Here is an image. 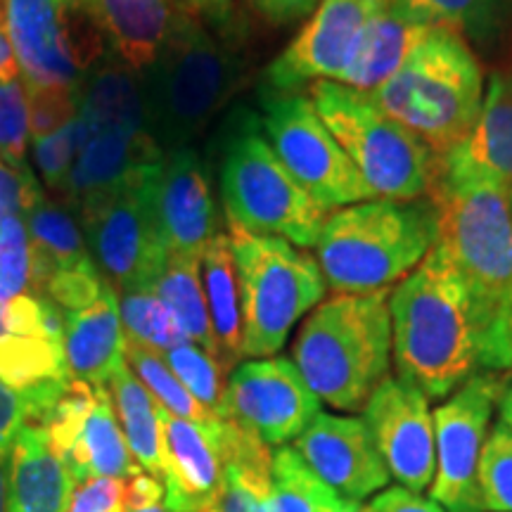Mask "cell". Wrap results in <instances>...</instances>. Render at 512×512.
Instances as JSON below:
<instances>
[{"instance_id": "obj_1", "label": "cell", "mask_w": 512, "mask_h": 512, "mask_svg": "<svg viewBox=\"0 0 512 512\" xmlns=\"http://www.w3.org/2000/svg\"><path fill=\"white\" fill-rule=\"evenodd\" d=\"M389 313L396 373L427 399L512 370V309L484 299L439 242L389 294Z\"/></svg>"}, {"instance_id": "obj_2", "label": "cell", "mask_w": 512, "mask_h": 512, "mask_svg": "<svg viewBox=\"0 0 512 512\" xmlns=\"http://www.w3.org/2000/svg\"><path fill=\"white\" fill-rule=\"evenodd\" d=\"M437 209L422 200H375L328 214L316 242V261L335 294L392 290L437 245Z\"/></svg>"}, {"instance_id": "obj_3", "label": "cell", "mask_w": 512, "mask_h": 512, "mask_svg": "<svg viewBox=\"0 0 512 512\" xmlns=\"http://www.w3.org/2000/svg\"><path fill=\"white\" fill-rule=\"evenodd\" d=\"M392 290L335 294L320 302L294 339L292 358L309 389L337 411H361L389 377Z\"/></svg>"}, {"instance_id": "obj_4", "label": "cell", "mask_w": 512, "mask_h": 512, "mask_svg": "<svg viewBox=\"0 0 512 512\" xmlns=\"http://www.w3.org/2000/svg\"><path fill=\"white\" fill-rule=\"evenodd\" d=\"M484 88L482 62L470 43L456 31L434 27L370 95L441 162L475 126Z\"/></svg>"}, {"instance_id": "obj_5", "label": "cell", "mask_w": 512, "mask_h": 512, "mask_svg": "<svg viewBox=\"0 0 512 512\" xmlns=\"http://www.w3.org/2000/svg\"><path fill=\"white\" fill-rule=\"evenodd\" d=\"M240 64L192 10H178L157 62L140 74L147 126L164 152L188 147L238 86Z\"/></svg>"}, {"instance_id": "obj_6", "label": "cell", "mask_w": 512, "mask_h": 512, "mask_svg": "<svg viewBox=\"0 0 512 512\" xmlns=\"http://www.w3.org/2000/svg\"><path fill=\"white\" fill-rule=\"evenodd\" d=\"M219 188L228 226L278 235L302 249L316 247L328 214L285 169L254 112H240L230 121Z\"/></svg>"}, {"instance_id": "obj_7", "label": "cell", "mask_w": 512, "mask_h": 512, "mask_svg": "<svg viewBox=\"0 0 512 512\" xmlns=\"http://www.w3.org/2000/svg\"><path fill=\"white\" fill-rule=\"evenodd\" d=\"M309 100L375 197H430L439 159L418 136L389 117L373 95L337 81H316L309 86Z\"/></svg>"}, {"instance_id": "obj_8", "label": "cell", "mask_w": 512, "mask_h": 512, "mask_svg": "<svg viewBox=\"0 0 512 512\" xmlns=\"http://www.w3.org/2000/svg\"><path fill=\"white\" fill-rule=\"evenodd\" d=\"M242 313V356L271 358L294 325L323 302L325 283L316 256L278 235L228 226Z\"/></svg>"}, {"instance_id": "obj_9", "label": "cell", "mask_w": 512, "mask_h": 512, "mask_svg": "<svg viewBox=\"0 0 512 512\" xmlns=\"http://www.w3.org/2000/svg\"><path fill=\"white\" fill-rule=\"evenodd\" d=\"M512 192L489 178L437 176L439 245L484 299L512 309Z\"/></svg>"}, {"instance_id": "obj_10", "label": "cell", "mask_w": 512, "mask_h": 512, "mask_svg": "<svg viewBox=\"0 0 512 512\" xmlns=\"http://www.w3.org/2000/svg\"><path fill=\"white\" fill-rule=\"evenodd\" d=\"M159 169L162 164L76 204L95 266L117 294L152 290L169 259L157 223Z\"/></svg>"}, {"instance_id": "obj_11", "label": "cell", "mask_w": 512, "mask_h": 512, "mask_svg": "<svg viewBox=\"0 0 512 512\" xmlns=\"http://www.w3.org/2000/svg\"><path fill=\"white\" fill-rule=\"evenodd\" d=\"M3 24L27 88H81L105 41L81 0H3Z\"/></svg>"}, {"instance_id": "obj_12", "label": "cell", "mask_w": 512, "mask_h": 512, "mask_svg": "<svg viewBox=\"0 0 512 512\" xmlns=\"http://www.w3.org/2000/svg\"><path fill=\"white\" fill-rule=\"evenodd\" d=\"M261 107V126L273 152L325 214L375 200L309 95L266 91Z\"/></svg>"}, {"instance_id": "obj_13", "label": "cell", "mask_w": 512, "mask_h": 512, "mask_svg": "<svg viewBox=\"0 0 512 512\" xmlns=\"http://www.w3.org/2000/svg\"><path fill=\"white\" fill-rule=\"evenodd\" d=\"M69 380L64 313L34 294L0 297V382L27 401L29 425L46 422Z\"/></svg>"}, {"instance_id": "obj_14", "label": "cell", "mask_w": 512, "mask_h": 512, "mask_svg": "<svg viewBox=\"0 0 512 512\" xmlns=\"http://www.w3.org/2000/svg\"><path fill=\"white\" fill-rule=\"evenodd\" d=\"M505 384L508 373H479L432 413L437 439L432 501L448 512L472 510L477 463Z\"/></svg>"}, {"instance_id": "obj_15", "label": "cell", "mask_w": 512, "mask_h": 512, "mask_svg": "<svg viewBox=\"0 0 512 512\" xmlns=\"http://www.w3.org/2000/svg\"><path fill=\"white\" fill-rule=\"evenodd\" d=\"M389 0H320L292 43L266 69V91L297 93L306 83L339 81L363 31Z\"/></svg>"}, {"instance_id": "obj_16", "label": "cell", "mask_w": 512, "mask_h": 512, "mask_svg": "<svg viewBox=\"0 0 512 512\" xmlns=\"http://www.w3.org/2000/svg\"><path fill=\"white\" fill-rule=\"evenodd\" d=\"M320 413V399L287 358H259L233 368L223 420H235L268 446H285Z\"/></svg>"}, {"instance_id": "obj_17", "label": "cell", "mask_w": 512, "mask_h": 512, "mask_svg": "<svg viewBox=\"0 0 512 512\" xmlns=\"http://www.w3.org/2000/svg\"><path fill=\"white\" fill-rule=\"evenodd\" d=\"M389 477L408 491L430 489L437 472V439L430 399L403 377H387L363 408Z\"/></svg>"}, {"instance_id": "obj_18", "label": "cell", "mask_w": 512, "mask_h": 512, "mask_svg": "<svg viewBox=\"0 0 512 512\" xmlns=\"http://www.w3.org/2000/svg\"><path fill=\"white\" fill-rule=\"evenodd\" d=\"M294 451L335 494L361 503L384 491L389 470L377 451L366 420L318 413L294 439Z\"/></svg>"}, {"instance_id": "obj_19", "label": "cell", "mask_w": 512, "mask_h": 512, "mask_svg": "<svg viewBox=\"0 0 512 512\" xmlns=\"http://www.w3.org/2000/svg\"><path fill=\"white\" fill-rule=\"evenodd\" d=\"M157 223L169 256H197L219 235L214 195L200 155L190 147L169 150L159 169Z\"/></svg>"}, {"instance_id": "obj_20", "label": "cell", "mask_w": 512, "mask_h": 512, "mask_svg": "<svg viewBox=\"0 0 512 512\" xmlns=\"http://www.w3.org/2000/svg\"><path fill=\"white\" fill-rule=\"evenodd\" d=\"M221 420L200 425L162 408L164 503L171 512H207L221 494L226 482Z\"/></svg>"}, {"instance_id": "obj_21", "label": "cell", "mask_w": 512, "mask_h": 512, "mask_svg": "<svg viewBox=\"0 0 512 512\" xmlns=\"http://www.w3.org/2000/svg\"><path fill=\"white\" fill-rule=\"evenodd\" d=\"M439 176L489 178L512 192V69L491 72L475 126L441 159Z\"/></svg>"}, {"instance_id": "obj_22", "label": "cell", "mask_w": 512, "mask_h": 512, "mask_svg": "<svg viewBox=\"0 0 512 512\" xmlns=\"http://www.w3.org/2000/svg\"><path fill=\"white\" fill-rule=\"evenodd\" d=\"M107 50L136 74H145L174 31V0H81Z\"/></svg>"}, {"instance_id": "obj_23", "label": "cell", "mask_w": 512, "mask_h": 512, "mask_svg": "<svg viewBox=\"0 0 512 512\" xmlns=\"http://www.w3.org/2000/svg\"><path fill=\"white\" fill-rule=\"evenodd\" d=\"M124 347L119 297L110 283L86 309L64 313V358L74 380L107 387L124 363Z\"/></svg>"}, {"instance_id": "obj_24", "label": "cell", "mask_w": 512, "mask_h": 512, "mask_svg": "<svg viewBox=\"0 0 512 512\" xmlns=\"http://www.w3.org/2000/svg\"><path fill=\"white\" fill-rule=\"evenodd\" d=\"M432 29V24L415 17L399 0H389L387 8L363 31L354 60L337 83L363 93H373L406 62L413 48Z\"/></svg>"}, {"instance_id": "obj_25", "label": "cell", "mask_w": 512, "mask_h": 512, "mask_svg": "<svg viewBox=\"0 0 512 512\" xmlns=\"http://www.w3.org/2000/svg\"><path fill=\"white\" fill-rule=\"evenodd\" d=\"M74 482L43 427L27 425L12 446L8 512H67Z\"/></svg>"}, {"instance_id": "obj_26", "label": "cell", "mask_w": 512, "mask_h": 512, "mask_svg": "<svg viewBox=\"0 0 512 512\" xmlns=\"http://www.w3.org/2000/svg\"><path fill=\"white\" fill-rule=\"evenodd\" d=\"M131 456L114 413L112 396L107 387H98V399L83 420L81 430L76 432L72 446L60 458L62 465L67 467L74 484L93 477L131 479L140 472V465L133 463Z\"/></svg>"}, {"instance_id": "obj_27", "label": "cell", "mask_w": 512, "mask_h": 512, "mask_svg": "<svg viewBox=\"0 0 512 512\" xmlns=\"http://www.w3.org/2000/svg\"><path fill=\"white\" fill-rule=\"evenodd\" d=\"M31 252H34V297L57 273L95 264L83 230L67 207L46 195L27 214Z\"/></svg>"}, {"instance_id": "obj_28", "label": "cell", "mask_w": 512, "mask_h": 512, "mask_svg": "<svg viewBox=\"0 0 512 512\" xmlns=\"http://www.w3.org/2000/svg\"><path fill=\"white\" fill-rule=\"evenodd\" d=\"M202 285L221 366L230 370L242 358V313L235 256L226 233L214 235L202 254Z\"/></svg>"}, {"instance_id": "obj_29", "label": "cell", "mask_w": 512, "mask_h": 512, "mask_svg": "<svg viewBox=\"0 0 512 512\" xmlns=\"http://www.w3.org/2000/svg\"><path fill=\"white\" fill-rule=\"evenodd\" d=\"M107 392L112 396L114 413L124 432V439L131 448L133 458L143 467L147 475L164 477V430H162V408L155 401L143 382L133 375L124 361L112 375Z\"/></svg>"}, {"instance_id": "obj_30", "label": "cell", "mask_w": 512, "mask_h": 512, "mask_svg": "<svg viewBox=\"0 0 512 512\" xmlns=\"http://www.w3.org/2000/svg\"><path fill=\"white\" fill-rule=\"evenodd\" d=\"M432 27L451 29L484 55L501 53L512 22V0H399Z\"/></svg>"}, {"instance_id": "obj_31", "label": "cell", "mask_w": 512, "mask_h": 512, "mask_svg": "<svg viewBox=\"0 0 512 512\" xmlns=\"http://www.w3.org/2000/svg\"><path fill=\"white\" fill-rule=\"evenodd\" d=\"M152 292L174 313L185 337L192 344L219 358L214 328H211L207 297L202 285V259L197 256H169L152 285Z\"/></svg>"}, {"instance_id": "obj_32", "label": "cell", "mask_w": 512, "mask_h": 512, "mask_svg": "<svg viewBox=\"0 0 512 512\" xmlns=\"http://www.w3.org/2000/svg\"><path fill=\"white\" fill-rule=\"evenodd\" d=\"M344 501L347 498L313 475L292 446H280L273 453L271 491L259 512H330Z\"/></svg>"}, {"instance_id": "obj_33", "label": "cell", "mask_w": 512, "mask_h": 512, "mask_svg": "<svg viewBox=\"0 0 512 512\" xmlns=\"http://www.w3.org/2000/svg\"><path fill=\"white\" fill-rule=\"evenodd\" d=\"M124 361L128 363V368L133 370V375L143 382L147 392L155 396V401L166 413L190 422H200V425H209V422L221 420L219 415L207 411V408L183 387V382L178 380L174 370L166 363L164 354L126 339Z\"/></svg>"}, {"instance_id": "obj_34", "label": "cell", "mask_w": 512, "mask_h": 512, "mask_svg": "<svg viewBox=\"0 0 512 512\" xmlns=\"http://www.w3.org/2000/svg\"><path fill=\"white\" fill-rule=\"evenodd\" d=\"M117 297L121 328H124L126 339L143 344L147 349H155L159 354H166L178 344L190 342L174 313L166 309L162 299L152 290L121 292Z\"/></svg>"}, {"instance_id": "obj_35", "label": "cell", "mask_w": 512, "mask_h": 512, "mask_svg": "<svg viewBox=\"0 0 512 512\" xmlns=\"http://www.w3.org/2000/svg\"><path fill=\"white\" fill-rule=\"evenodd\" d=\"M472 510L512 512V432L503 422L494 425L477 463Z\"/></svg>"}, {"instance_id": "obj_36", "label": "cell", "mask_w": 512, "mask_h": 512, "mask_svg": "<svg viewBox=\"0 0 512 512\" xmlns=\"http://www.w3.org/2000/svg\"><path fill=\"white\" fill-rule=\"evenodd\" d=\"M169 368L174 370L183 387L202 403L207 411L223 418L226 413V387L223 380L226 368L221 366L219 358H214L207 351L192 342H183L178 347L169 349L164 354Z\"/></svg>"}, {"instance_id": "obj_37", "label": "cell", "mask_w": 512, "mask_h": 512, "mask_svg": "<svg viewBox=\"0 0 512 512\" xmlns=\"http://www.w3.org/2000/svg\"><path fill=\"white\" fill-rule=\"evenodd\" d=\"M34 294V252L27 216H10L0 223V297Z\"/></svg>"}, {"instance_id": "obj_38", "label": "cell", "mask_w": 512, "mask_h": 512, "mask_svg": "<svg viewBox=\"0 0 512 512\" xmlns=\"http://www.w3.org/2000/svg\"><path fill=\"white\" fill-rule=\"evenodd\" d=\"M29 136V100L22 76L0 81V159L12 166H29Z\"/></svg>"}, {"instance_id": "obj_39", "label": "cell", "mask_w": 512, "mask_h": 512, "mask_svg": "<svg viewBox=\"0 0 512 512\" xmlns=\"http://www.w3.org/2000/svg\"><path fill=\"white\" fill-rule=\"evenodd\" d=\"M31 145H34V162L43 183L57 195L67 197L69 178H72L76 155H79V121H72L48 138H34Z\"/></svg>"}, {"instance_id": "obj_40", "label": "cell", "mask_w": 512, "mask_h": 512, "mask_svg": "<svg viewBox=\"0 0 512 512\" xmlns=\"http://www.w3.org/2000/svg\"><path fill=\"white\" fill-rule=\"evenodd\" d=\"M31 140L48 138L76 121L81 110V88H27Z\"/></svg>"}, {"instance_id": "obj_41", "label": "cell", "mask_w": 512, "mask_h": 512, "mask_svg": "<svg viewBox=\"0 0 512 512\" xmlns=\"http://www.w3.org/2000/svg\"><path fill=\"white\" fill-rule=\"evenodd\" d=\"M46 197L31 166H12L0 159V223L10 216H27Z\"/></svg>"}, {"instance_id": "obj_42", "label": "cell", "mask_w": 512, "mask_h": 512, "mask_svg": "<svg viewBox=\"0 0 512 512\" xmlns=\"http://www.w3.org/2000/svg\"><path fill=\"white\" fill-rule=\"evenodd\" d=\"M67 512H126L124 479L93 477L76 484L69 496Z\"/></svg>"}, {"instance_id": "obj_43", "label": "cell", "mask_w": 512, "mask_h": 512, "mask_svg": "<svg viewBox=\"0 0 512 512\" xmlns=\"http://www.w3.org/2000/svg\"><path fill=\"white\" fill-rule=\"evenodd\" d=\"M29 425V408L22 394L0 382V448H12L19 432Z\"/></svg>"}, {"instance_id": "obj_44", "label": "cell", "mask_w": 512, "mask_h": 512, "mask_svg": "<svg viewBox=\"0 0 512 512\" xmlns=\"http://www.w3.org/2000/svg\"><path fill=\"white\" fill-rule=\"evenodd\" d=\"M366 512H446L437 501L432 498H422L415 491L403 489V486H387L382 494H377L370 501Z\"/></svg>"}, {"instance_id": "obj_45", "label": "cell", "mask_w": 512, "mask_h": 512, "mask_svg": "<svg viewBox=\"0 0 512 512\" xmlns=\"http://www.w3.org/2000/svg\"><path fill=\"white\" fill-rule=\"evenodd\" d=\"M126 512H171L164 503V486L157 477L138 472L128 479Z\"/></svg>"}, {"instance_id": "obj_46", "label": "cell", "mask_w": 512, "mask_h": 512, "mask_svg": "<svg viewBox=\"0 0 512 512\" xmlns=\"http://www.w3.org/2000/svg\"><path fill=\"white\" fill-rule=\"evenodd\" d=\"M318 3L320 0H252L256 12L275 27H287V24L309 17L318 8Z\"/></svg>"}, {"instance_id": "obj_47", "label": "cell", "mask_w": 512, "mask_h": 512, "mask_svg": "<svg viewBox=\"0 0 512 512\" xmlns=\"http://www.w3.org/2000/svg\"><path fill=\"white\" fill-rule=\"evenodd\" d=\"M19 76V67H17V57L15 50H12L8 29H5L3 19H0V81H8Z\"/></svg>"}, {"instance_id": "obj_48", "label": "cell", "mask_w": 512, "mask_h": 512, "mask_svg": "<svg viewBox=\"0 0 512 512\" xmlns=\"http://www.w3.org/2000/svg\"><path fill=\"white\" fill-rule=\"evenodd\" d=\"M235 5H238V0H204L200 10L207 12L209 19L216 24V27L226 29L235 17Z\"/></svg>"}, {"instance_id": "obj_49", "label": "cell", "mask_w": 512, "mask_h": 512, "mask_svg": "<svg viewBox=\"0 0 512 512\" xmlns=\"http://www.w3.org/2000/svg\"><path fill=\"white\" fill-rule=\"evenodd\" d=\"M10 458H12V448H0V512H8Z\"/></svg>"}, {"instance_id": "obj_50", "label": "cell", "mask_w": 512, "mask_h": 512, "mask_svg": "<svg viewBox=\"0 0 512 512\" xmlns=\"http://www.w3.org/2000/svg\"><path fill=\"white\" fill-rule=\"evenodd\" d=\"M498 408H501V422L512 432V380L505 384V392L498 401Z\"/></svg>"}, {"instance_id": "obj_51", "label": "cell", "mask_w": 512, "mask_h": 512, "mask_svg": "<svg viewBox=\"0 0 512 512\" xmlns=\"http://www.w3.org/2000/svg\"><path fill=\"white\" fill-rule=\"evenodd\" d=\"M498 57H501V64H498V67L512 69V22H510L508 34H505V38H503V46H501V53H498Z\"/></svg>"}, {"instance_id": "obj_52", "label": "cell", "mask_w": 512, "mask_h": 512, "mask_svg": "<svg viewBox=\"0 0 512 512\" xmlns=\"http://www.w3.org/2000/svg\"><path fill=\"white\" fill-rule=\"evenodd\" d=\"M330 512H361V503H354V501H344L339 508L330 510Z\"/></svg>"}, {"instance_id": "obj_53", "label": "cell", "mask_w": 512, "mask_h": 512, "mask_svg": "<svg viewBox=\"0 0 512 512\" xmlns=\"http://www.w3.org/2000/svg\"><path fill=\"white\" fill-rule=\"evenodd\" d=\"M188 3L195 5V8H202V5H204V0H188Z\"/></svg>"}, {"instance_id": "obj_54", "label": "cell", "mask_w": 512, "mask_h": 512, "mask_svg": "<svg viewBox=\"0 0 512 512\" xmlns=\"http://www.w3.org/2000/svg\"><path fill=\"white\" fill-rule=\"evenodd\" d=\"M0 19H3V0H0Z\"/></svg>"}, {"instance_id": "obj_55", "label": "cell", "mask_w": 512, "mask_h": 512, "mask_svg": "<svg viewBox=\"0 0 512 512\" xmlns=\"http://www.w3.org/2000/svg\"><path fill=\"white\" fill-rule=\"evenodd\" d=\"M465 512H477V510H465Z\"/></svg>"}, {"instance_id": "obj_56", "label": "cell", "mask_w": 512, "mask_h": 512, "mask_svg": "<svg viewBox=\"0 0 512 512\" xmlns=\"http://www.w3.org/2000/svg\"><path fill=\"white\" fill-rule=\"evenodd\" d=\"M361 512H366V510H363V508H361Z\"/></svg>"}, {"instance_id": "obj_57", "label": "cell", "mask_w": 512, "mask_h": 512, "mask_svg": "<svg viewBox=\"0 0 512 512\" xmlns=\"http://www.w3.org/2000/svg\"><path fill=\"white\" fill-rule=\"evenodd\" d=\"M510 200H512V195H510Z\"/></svg>"}]
</instances>
